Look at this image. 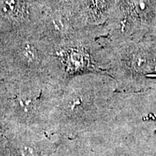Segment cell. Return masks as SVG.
<instances>
[{
  "mask_svg": "<svg viewBox=\"0 0 156 156\" xmlns=\"http://www.w3.org/2000/svg\"><path fill=\"white\" fill-rule=\"evenodd\" d=\"M5 51L18 81L48 76L54 45L36 25L7 32Z\"/></svg>",
  "mask_w": 156,
  "mask_h": 156,
  "instance_id": "obj_2",
  "label": "cell"
},
{
  "mask_svg": "<svg viewBox=\"0 0 156 156\" xmlns=\"http://www.w3.org/2000/svg\"><path fill=\"white\" fill-rule=\"evenodd\" d=\"M113 0H83L79 11L85 27L101 26L108 21Z\"/></svg>",
  "mask_w": 156,
  "mask_h": 156,
  "instance_id": "obj_7",
  "label": "cell"
},
{
  "mask_svg": "<svg viewBox=\"0 0 156 156\" xmlns=\"http://www.w3.org/2000/svg\"><path fill=\"white\" fill-rule=\"evenodd\" d=\"M44 10L71 11L79 13L83 0H33Z\"/></svg>",
  "mask_w": 156,
  "mask_h": 156,
  "instance_id": "obj_8",
  "label": "cell"
},
{
  "mask_svg": "<svg viewBox=\"0 0 156 156\" xmlns=\"http://www.w3.org/2000/svg\"><path fill=\"white\" fill-rule=\"evenodd\" d=\"M156 19V0H113L104 25L112 40L141 38L151 32Z\"/></svg>",
  "mask_w": 156,
  "mask_h": 156,
  "instance_id": "obj_4",
  "label": "cell"
},
{
  "mask_svg": "<svg viewBox=\"0 0 156 156\" xmlns=\"http://www.w3.org/2000/svg\"><path fill=\"white\" fill-rule=\"evenodd\" d=\"M36 25L54 46L67 40L85 27L79 13L62 10H44Z\"/></svg>",
  "mask_w": 156,
  "mask_h": 156,
  "instance_id": "obj_5",
  "label": "cell"
},
{
  "mask_svg": "<svg viewBox=\"0 0 156 156\" xmlns=\"http://www.w3.org/2000/svg\"><path fill=\"white\" fill-rule=\"evenodd\" d=\"M110 68L125 83L156 81V36L112 40Z\"/></svg>",
  "mask_w": 156,
  "mask_h": 156,
  "instance_id": "obj_3",
  "label": "cell"
},
{
  "mask_svg": "<svg viewBox=\"0 0 156 156\" xmlns=\"http://www.w3.org/2000/svg\"><path fill=\"white\" fill-rule=\"evenodd\" d=\"M43 11L33 0H0V22L6 32L35 25Z\"/></svg>",
  "mask_w": 156,
  "mask_h": 156,
  "instance_id": "obj_6",
  "label": "cell"
},
{
  "mask_svg": "<svg viewBox=\"0 0 156 156\" xmlns=\"http://www.w3.org/2000/svg\"><path fill=\"white\" fill-rule=\"evenodd\" d=\"M112 44L105 25L86 26L54 45L48 71L50 77L64 85L77 75L106 71L111 64Z\"/></svg>",
  "mask_w": 156,
  "mask_h": 156,
  "instance_id": "obj_1",
  "label": "cell"
}]
</instances>
